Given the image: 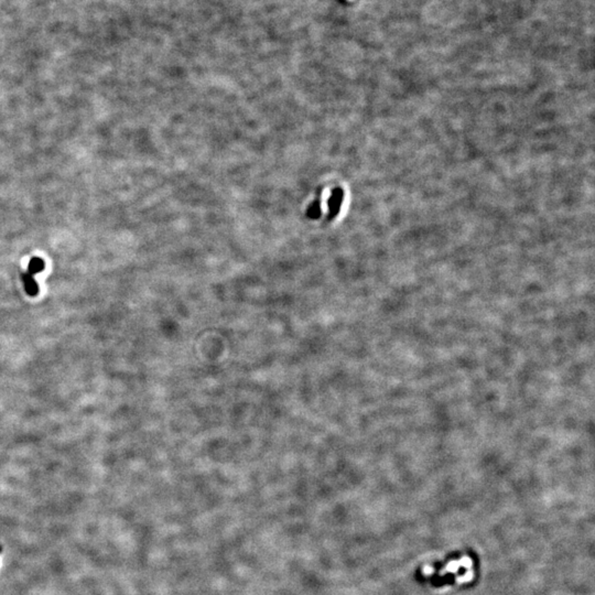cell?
<instances>
[{
    "label": "cell",
    "mask_w": 595,
    "mask_h": 595,
    "mask_svg": "<svg viewBox=\"0 0 595 595\" xmlns=\"http://www.w3.org/2000/svg\"><path fill=\"white\" fill-rule=\"evenodd\" d=\"M339 203V196H333L331 200V209H337Z\"/></svg>",
    "instance_id": "cell-3"
},
{
    "label": "cell",
    "mask_w": 595,
    "mask_h": 595,
    "mask_svg": "<svg viewBox=\"0 0 595 595\" xmlns=\"http://www.w3.org/2000/svg\"><path fill=\"white\" fill-rule=\"evenodd\" d=\"M22 280L25 283V289H26V291L28 294L34 296L35 294L38 293V291H39L38 285H37V282H35V280L33 279V276L31 273H29V272L24 273Z\"/></svg>",
    "instance_id": "cell-1"
},
{
    "label": "cell",
    "mask_w": 595,
    "mask_h": 595,
    "mask_svg": "<svg viewBox=\"0 0 595 595\" xmlns=\"http://www.w3.org/2000/svg\"><path fill=\"white\" fill-rule=\"evenodd\" d=\"M44 269V261L42 260L41 258L38 257H34L30 260L29 266H28V271L31 273L32 276H34L35 273H38L40 271H42Z\"/></svg>",
    "instance_id": "cell-2"
}]
</instances>
